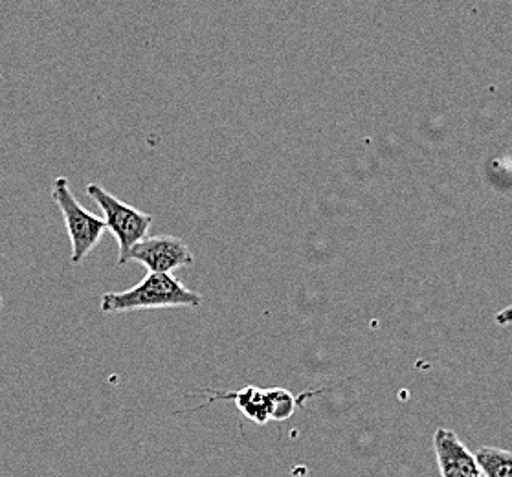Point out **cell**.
Masks as SVG:
<instances>
[{
	"label": "cell",
	"instance_id": "obj_4",
	"mask_svg": "<svg viewBox=\"0 0 512 477\" xmlns=\"http://www.w3.org/2000/svg\"><path fill=\"white\" fill-rule=\"evenodd\" d=\"M129 261L147 268L151 274H169L182 267L195 263V256L180 237L158 235L145 237L136 243L129 254Z\"/></svg>",
	"mask_w": 512,
	"mask_h": 477
},
{
	"label": "cell",
	"instance_id": "obj_2",
	"mask_svg": "<svg viewBox=\"0 0 512 477\" xmlns=\"http://www.w3.org/2000/svg\"><path fill=\"white\" fill-rule=\"evenodd\" d=\"M87 193H89L90 199L100 206L107 230L118 241V248H120L118 265L120 267L127 265L133 246L145 239L151 230L153 217L149 213H144V211L136 210L133 206L125 204L118 197L109 193L107 189L101 188L100 184H89Z\"/></svg>",
	"mask_w": 512,
	"mask_h": 477
},
{
	"label": "cell",
	"instance_id": "obj_8",
	"mask_svg": "<svg viewBox=\"0 0 512 477\" xmlns=\"http://www.w3.org/2000/svg\"><path fill=\"white\" fill-rule=\"evenodd\" d=\"M272 400V421H285L296 410V400L285 389H268Z\"/></svg>",
	"mask_w": 512,
	"mask_h": 477
},
{
	"label": "cell",
	"instance_id": "obj_5",
	"mask_svg": "<svg viewBox=\"0 0 512 477\" xmlns=\"http://www.w3.org/2000/svg\"><path fill=\"white\" fill-rule=\"evenodd\" d=\"M434 452L441 477H481L476 455L472 454L456 432L437 428L434 433Z\"/></svg>",
	"mask_w": 512,
	"mask_h": 477
},
{
	"label": "cell",
	"instance_id": "obj_7",
	"mask_svg": "<svg viewBox=\"0 0 512 477\" xmlns=\"http://www.w3.org/2000/svg\"><path fill=\"white\" fill-rule=\"evenodd\" d=\"M483 477H512V452L498 446H481L476 452Z\"/></svg>",
	"mask_w": 512,
	"mask_h": 477
},
{
	"label": "cell",
	"instance_id": "obj_6",
	"mask_svg": "<svg viewBox=\"0 0 512 477\" xmlns=\"http://www.w3.org/2000/svg\"><path fill=\"white\" fill-rule=\"evenodd\" d=\"M219 399H234L237 402V408L256 424L272 421V400H270L268 389L263 391V389L245 388L237 393L219 395Z\"/></svg>",
	"mask_w": 512,
	"mask_h": 477
},
{
	"label": "cell",
	"instance_id": "obj_9",
	"mask_svg": "<svg viewBox=\"0 0 512 477\" xmlns=\"http://www.w3.org/2000/svg\"><path fill=\"white\" fill-rule=\"evenodd\" d=\"M494 322H496V325H500V327L512 325V303L511 305H507L505 309H501V311L494 316Z\"/></svg>",
	"mask_w": 512,
	"mask_h": 477
},
{
	"label": "cell",
	"instance_id": "obj_10",
	"mask_svg": "<svg viewBox=\"0 0 512 477\" xmlns=\"http://www.w3.org/2000/svg\"><path fill=\"white\" fill-rule=\"evenodd\" d=\"M0 305H2V298H0Z\"/></svg>",
	"mask_w": 512,
	"mask_h": 477
},
{
	"label": "cell",
	"instance_id": "obj_1",
	"mask_svg": "<svg viewBox=\"0 0 512 477\" xmlns=\"http://www.w3.org/2000/svg\"><path fill=\"white\" fill-rule=\"evenodd\" d=\"M202 296L188 289L171 274H147L133 289L107 292L101 298L100 309L105 314L149 311V309H175V307H201Z\"/></svg>",
	"mask_w": 512,
	"mask_h": 477
},
{
	"label": "cell",
	"instance_id": "obj_3",
	"mask_svg": "<svg viewBox=\"0 0 512 477\" xmlns=\"http://www.w3.org/2000/svg\"><path fill=\"white\" fill-rule=\"evenodd\" d=\"M52 200L56 202L67 226L70 245H72L70 261L78 265L98 246L107 226L101 217L92 215L89 210H85L79 204L74 191L70 188L68 178L57 177L52 182Z\"/></svg>",
	"mask_w": 512,
	"mask_h": 477
}]
</instances>
